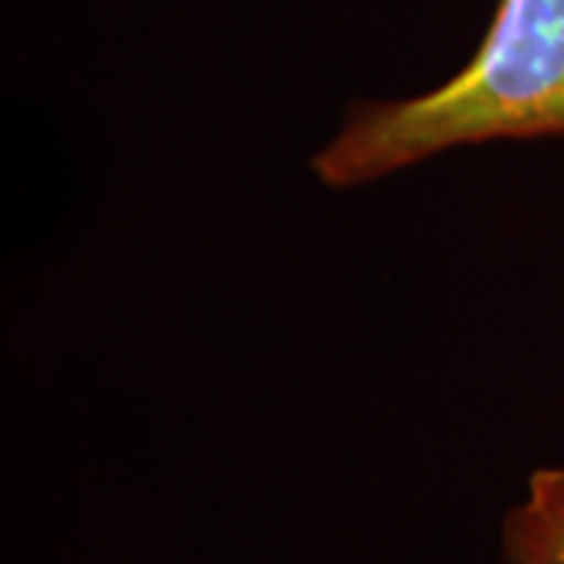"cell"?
<instances>
[{"label":"cell","mask_w":564,"mask_h":564,"mask_svg":"<svg viewBox=\"0 0 564 564\" xmlns=\"http://www.w3.org/2000/svg\"><path fill=\"white\" fill-rule=\"evenodd\" d=\"M505 564H564V464L530 470L521 499L502 514Z\"/></svg>","instance_id":"7a4b0ae2"},{"label":"cell","mask_w":564,"mask_h":564,"mask_svg":"<svg viewBox=\"0 0 564 564\" xmlns=\"http://www.w3.org/2000/svg\"><path fill=\"white\" fill-rule=\"evenodd\" d=\"M564 135V0H496L489 29L443 85L361 101L311 158L333 192L395 176L455 148Z\"/></svg>","instance_id":"6da1fadb"}]
</instances>
